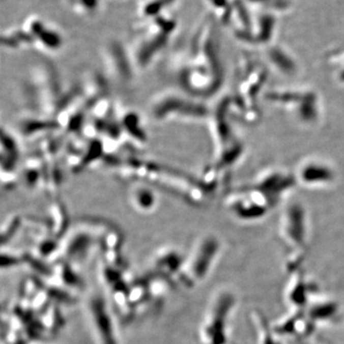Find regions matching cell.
<instances>
[{
  "label": "cell",
  "instance_id": "1",
  "mask_svg": "<svg viewBox=\"0 0 344 344\" xmlns=\"http://www.w3.org/2000/svg\"><path fill=\"white\" fill-rule=\"evenodd\" d=\"M64 97L55 68L44 62L32 67L20 87L21 101L32 117L53 120Z\"/></svg>",
  "mask_w": 344,
  "mask_h": 344
},
{
  "label": "cell",
  "instance_id": "2",
  "mask_svg": "<svg viewBox=\"0 0 344 344\" xmlns=\"http://www.w3.org/2000/svg\"><path fill=\"white\" fill-rule=\"evenodd\" d=\"M171 12L149 20L137 21L131 41L126 47L135 72L147 70L167 47L177 29Z\"/></svg>",
  "mask_w": 344,
  "mask_h": 344
},
{
  "label": "cell",
  "instance_id": "3",
  "mask_svg": "<svg viewBox=\"0 0 344 344\" xmlns=\"http://www.w3.org/2000/svg\"><path fill=\"white\" fill-rule=\"evenodd\" d=\"M176 89H165L151 99L149 103L150 116L160 123L187 121L200 118L203 110Z\"/></svg>",
  "mask_w": 344,
  "mask_h": 344
},
{
  "label": "cell",
  "instance_id": "4",
  "mask_svg": "<svg viewBox=\"0 0 344 344\" xmlns=\"http://www.w3.org/2000/svg\"><path fill=\"white\" fill-rule=\"evenodd\" d=\"M20 27L27 36L30 47L48 54L59 52L63 48V34L40 16H29Z\"/></svg>",
  "mask_w": 344,
  "mask_h": 344
},
{
  "label": "cell",
  "instance_id": "5",
  "mask_svg": "<svg viewBox=\"0 0 344 344\" xmlns=\"http://www.w3.org/2000/svg\"><path fill=\"white\" fill-rule=\"evenodd\" d=\"M102 63L107 77L118 85H126L133 78V65L126 47L117 40L107 42L102 51Z\"/></svg>",
  "mask_w": 344,
  "mask_h": 344
},
{
  "label": "cell",
  "instance_id": "6",
  "mask_svg": "<svg viewBox=\"0 0 344 344\" xmlns=\"http://www.w3.org/2000/svg\"><path fill=\"white\" fill-rule=\"evenodd\" d=\"M1 171L3 186L15 185L16 181V166L18 162V149L16 138L2 129L1 137Z\"/></svg>",
  "mask_w": 344,
  "mask_h": 344
},
{
  "label": "cell",
  "instance_id": "7",
  "mask_svg": "<svg viewBox=\"0 0 344 344\" xmlns=\"http://www.w3.org/2000/svg\"><path fill=\"white\" fill-rule=\"evenodd\" d=\"M128 200L135 211L144 214L155 211L159 200L156 192L145 182H135L128 190Z\"/></svg>",
  "mask_w": 344,
  "mask_h": 344
},
{
  "label": "cell",
  "instance_id": "8",
  "mask_svg": "<svg viewBox=\"0 0 344 344\" xmlns=\"http://www.w3.org/2000/svg\"><path fill=\"white\" fill-rule=\"evenodd\" d=\"M91 320L94 321L95 327L99 336L102 337L103 344H116L113 327L106 308L99 297H94L89 305Z\"/></svg>",
  "mask_w": 344,
  "mask_h": 344
},
{
  "label": "cell",
  "instance_id": "9",
  "mask_svg": "<svg viewBox=\"0 0 344 344\" xmlns=\"http://www.w3.org/2000/svg\"><path fill=\"white\" fill-rule=\"evenodd\" d=\"M176 0H141L137 7L138 21L152 19L171 12Z\"/></svg>",
  "mask_w": 344,
  "mask_h": 344
},
{
  "label": "cell",
  "instance_id": "10",
  "mask_svg": "<svg viewBox=\"0 0 344 344\" xmlns=\"http://www.w3.org/2000/svg\"><path fill=\"white\" fill-rule=\"evenodd\" d=\"M23 179L29 188H36L45 178L43 176V164L39 158L32 157L24 164Z\"/></svg>",
  "mask_w": 344,
  "mask_h": 344
},
{
  "label": "cell",
  "instance_id": "11",
  "mask_svg": "<svg viewBox=\"0 0 344 344\" xmlns=\"http://www.w3.org/2000/svg\"><path fill=\"white\" fill-rule=\"evenodd\" d=\"M177 260H180V257L176 250L165 249L157 254L156 264L163 272H175Z\"/></svg>",
  "mask_w": 344,
  "mask_h": 344
},
{
  "label": "cell",
  "instance_id": "12",
  "mask_svg": "<svg viewBox=\"0 0 344 344\" xmlns=\"http://www.w3.org/2000/svg\"><path fill=\"white\" fill-rule=\"evenodd\" d=\"M69 2L78 14L94 16L101 7L102 0H69Z\"/></svg>",
  "mask_w": 344,
  "mask_h": 344
}]
</instances>
